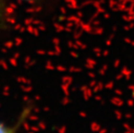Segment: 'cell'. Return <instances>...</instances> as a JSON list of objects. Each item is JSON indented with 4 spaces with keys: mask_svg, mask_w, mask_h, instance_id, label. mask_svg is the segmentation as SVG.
<instances>
[{
    "mask_svg": "<svg viewBox=\"0 0 134 133\" xmlns=\"http://www.w3.org/2000/svg\"><path fill=\"white\" fill-rule=\"evenodd\" d=\"M28 117V109H25L19 119L15 124H8L0 120V133H18L20 127L24 123L25 118Z\"/></svg>",
    "mask_w": 134,
    "mask_h": 133,
    "instance_id": "1",
    "label": "cell"
},
{
    "mask_svg": "<svg viewBox=\"0 0 134 133\" xmlns=\"http://www.w3.org/2000/svg\"><path fill=\"white\" fill-rule=\"evenodd\" d=\"M22 1H26V2H34V1H36V0H22Z\"/></svg>",
    "mask_w": 134,
    "mask_h": 133,
    "instance_id": "2",
    "label": "cell"
}]
</instances>
